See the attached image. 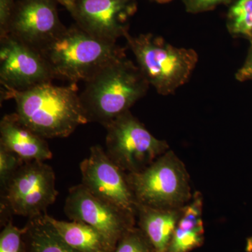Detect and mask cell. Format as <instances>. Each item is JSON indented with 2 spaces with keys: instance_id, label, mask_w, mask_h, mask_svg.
I'll return each mask as SVG.
<instances>
[{
  "instance_id": "cell-19",
  "label": "cell",
  "mask_w": 252,
  "mask_h": 252,
  "mask_svg": "<svg viewBox=\"0 0 252 252\" xmlns=\"http://www.w3.org/2000/svg\"><path fill=\"white\" fill-rule=\"evenodd\" d=\"M114 252H156L153 245L145 233L134 226L123 235L118 242Z\"/></svg>"
},
{
  "instance_id": "cell-22",
  "label": "cell",
  "mask_w": 252,
  "mask_h": 252,
  "mask_svg": "<svg viewBox=\"0 0 252 252\" xmlns=\"http://www.w3.org/2000/svg\"><path fill=\"white\" fill-rule=\"evenodd\" d=\"M231 0H183L186 10L190 14H199L215 9L219 5L229 4Z\"/></svg>"
},
{
  "instance_id": "cell-21",
  "label": "cell",
  "mask_w": 252,
  "mask_h": 252,
  "mask_svg": "<svg viewBox=\"0 0 252 252\" xmlns=\"http://www.w3.org/2000/svg\"><path fill=\"white\" fill-rule=\"evenodd\" d=\"M18 156L0 144V185L1 190L6 187L11 177L23 163Z\"/></svg>"
},
{
  "instance_id": "cell-1",
  "label": "cell",
  "mask_w": 252,
  "mask_h": 252,
  "mask_svg": "<svg viewBox=\"0 0 252 252\" xmlns=\"http://www.w3.org/2000/svg\"><path fill=\"white\" fill-rule=\"evenodd\" d=\"M1 97L14 99L18 118L45 139L64 138L89 124L77 84L58 86L46 83L28 90L3 89Z\"/></svg>"
},
{
  "instance_id": "cell-8",
  "label": "cell",
  "mask_w": 252,
  "mask_h": 252,
  "mask_svg": "<svg viewBox=\"0 0 252 252\" xmlns=\"http://www.w3.org/2000/svg\"><path fill=\"white\" fill-rule=\"evenodd\" d=\"M64 212L69 220L94 227L115 247L137 224L135 215L94 196L82 184L69 189Z\"/></svg>"
},
{
  "instance_id": "cell-5",
  "label": "cell",
  "mask_w": 252,
  "mask_h": 252,
  "mask_svg": "<svg viewBox=\"0 0 252 252\" xmlns=\"http://www.w3.org/2000/svg\"><path fill=\"white\" fill-rule=\"evenodd\" d=\"M126 176L137 203L141 205L181 209L193 198L185 164L170 149L147 168Z\"/></svg>"
},
{
  "instance_id": "cell-11",
  "label": "cell",
  "mask_w": 252,
  "mask_h": 252,
  "mask_svg": "<svg viewBox=\"0 0 252 252\" xmlns=\"http://www.w3.org/2000/svg\"><path fill=\"white\" fill-rule=\"evenodd\" d=\"M56 3V0L17 1L8 34L40 51L65 29L60 21Z\"/></svg>"
},
{
  "instance_id": "cell-24",
  "label": "cell",
  "mask_w": 252,
  "mask_h": 252,
  "mask_svg": "<svg viewBox=\"0 0 252 252\" xmlns=\"http://www.w3.org/2000/svg\"><path fill=\"white\" fill-rule=\"evenodd\" d=\"M235 79L240 82L252 80V44L244 64L235 74Z\"/></svg>"
},
{
  "instance_id": "cell-13",
  "label": "cell",
  "mask_w": 252,
  "mask_h": 252,
  "mask_svg": "<svg viewBox=\"0 0 252 252\" xmlns=\"http://www.w3.org/2000/svg\"><path fill=\"white\" fill-rule=\"evenodd\" d=\"M0 144L25 162L52 158L46 139L25 125L16 113L6 114L1 119Z\"/></svg>"
},
{
  "instance_id": "cell-26",
  "label": "cell",
  "mask_w": 252,
  "mask_h": 252,
  "mask_svg": "<svg viewBox=\"0 0 252 252\" xmlns=\"http://www.w3.org/2000/svg\"><path fill=\"white\" fill-rule=\"evenodd\" d=\"M245 251L247 252H252V236L247 239L246 247Z\"/></svg>"
},
{
  "instance_id": "cell-7",
  "label": "cell",
  "mask_w": 252,
  "mask_h": 252,
  "mask_svg": "<svg viewBox=\"0 0 252 252\" xmlns=\"http://www.w3.org/2000/svg\"><path fill=\"white\" fill-rule=\"evenodd\" d=\"M105 128L106 154L126 174L142 171L170 148L166 141L154 137L130 111Z\"/></svg>"
},
{
  "instance_id": "cell-20",
  "label": "cell",
  "mask_w": 252,
  "mask_h": 252,
  "mask_svg": "<svg viewBox=\"0 0 252 252\" xmlns=\"http://www.w3.org/2000/svg\"><path fill=\"white\" fill-rule=\"evenodd\" d=\"M25 228H18L11 220L4 224L0 234V252H26Z\"/></svg>"
},
{
  "instance_id": "cell-2",
  "label": "cell",
  "mask_w": 252,
  "mask_h": 252,
  "mask_svg": "<svg viewBox=\"0 0 252 252\" xmlns=\"http://www.w3.org/2000/svg\"><path fill=\"white\" fill-rule=\"evenodd\" d=\"M149 84L126 56L109 63L85 82L79 94L89 123L104 127L147 94Z\"/></svg>"
},
{
  "instance_id": "cell-18",
  "label": "cell",
  "mask_w": 252,
  "mask_h": 252,
  "mask_svg": "<svg viewBox=\"0 0 252 252\" xmlns=\"http://www.w3.org/2000/svg\"><path fill=\"white\" fill-rule=\"evenodd\" d=\"M228 32L252 44V0H235L230 4L226 21Z\"/></svg>"
},
{
  "instance_id": "cell-9",
  "label": "cell",
  "mask_w": 252,
  "mask_h": 252,
  "mask_svg": "<svg viewBox=\"0 0 252 252\" xmlns=\"http://www.w3.org/2000/svg\"><path fill=\"white\" fill-rule=\"evenodd\" d=\"M82 184L94 196L135 215L137 202L125 172L111 160L100 146H93L80 163Z\"/></svg>"
},
{
  "instance_id": "cell-6",
  "label": "cell",
  "mask_w": 252,
  "mask_h": 252,
  "mask_svg": "<svg viewBox=\"0 0 252 252\" xmlns=\"http://www.w3.org/2000/svg\"><path fill=\"white\" fill-rule=\"evenodd\" d=\"M58 194L52 167L44 161L23 162L1 189V220L4 223L11 215L28 220L46 215Z\"/></svg>"
},
{
  "instance_id": "cell-15",
  "label": "cell",
  "mask_w": 252,
  "mask_h": 252,
  "mask_svg": "<svg viewBox=\"0 0 252 252\" xmlns=\"http://www.w3.org/2000/svg\"><path fill=\"white\" fill-rule=\"evenodd\" d=\"M203 196L196 192L182 208L167 252H190L200 248L205 241L203 220Z\"/></svg>"
},
{
  "instance_id": "cell-4",
  "label": "cell",
  "mask_w": 252,
  "mask_h": 252,
  "mask_svg": "<svg viewBox=\"0 0 252 252\" xmlns=\"http://www.w3.org/2000/svg\"><path fill=\"white\" fill-rule=\"evenodd\" d=\"M124 38L149 85L161 95L185 85L198 62L195 50L177 47L152 33L132 36L128 32Z\"/></svg>"
},
{
  "instance_id": "cell-14",
  "label": "cell",
  "mask_w": 252,
  "mask_h": 252,
  "mask_svg": "<svg viewBox=\"0 0 252 252\" xmlns=\"http://www.w3.org/2000/svg\"><path fill=\"white\" fill-rule=\"evenodd\" d=\"M182 212V208H154L137 203V226L147 235L156 252H167Z\"/></svg>"
},
{
  "instance_id": "cell-12",
  "label": "cell",
  "mask_w": 252,
  "mask_h": 252,
  "mask_svg": "<svg viewBox=\"0 0 252 252\" xmlns=\"http://www.w3.org/2000/svg\"><path fill=\"white\" fill-rule=\"evenodd\" d=\"M137 10L136 0H77L72 16L89 34L117 42L128 33L129 21Z\"/></svg>"
},
{
  "instance_id": "cell-17",
  "label": "cell",
  "mask_w": 252,
  "mask_h": 252,
  "mask_svg": "<svg viewBox=\"0 0 252 252\" xmlns=\"http://www.w3.org/2000/svg\"><path fill=\"white\" fill-rule=\"evenodd\" d=\"M24 228L26 252H80L63 240L45 215L30 219Z\"/></svg>"
},
{
  "instance_id": "cell-16",
  "label": "cell",
  "mask_w": 252,
  "mask_h": 252,
  "mask_svg": "<svg viewBox=\"0 0 252 252\" xmlns=\"http://www.w3.org/2000/svg\"><path fill=\"white\" fill-rule=\"evenodd\" d=\"M46 220L63 240L80 252H114L116 247L98 230L84 222L64 221L50 217Z\"/></svg>"
},
{
  "instance_id": "cell-3",
  "label": "cell",
  "mask_w": 252,
  "mask_h": 252,
  "mask_svg": "<svg viewBox=\"0 0 252 252\" xmlns=\"http://www.w3.org/2000/svg\"><path fill=\"white\" fill-rule=\"evenodd\" d=\"M40 53L55 79L86 82L101 68L125 56L117 42L96 37L76 26L65 28Z\"/></svg>"
},
{
  "instance_id": "cell-25",
  "label": "cell",
  "mask_w": 252,
  "mask_h": 252,
  "mask_svg": "<svg viewBox=\"0 0 252 252\" xmlns=\"http://www.w3.org/2000/svg\"><path fill=\"white\" fill-rule=\"evenodd\" d=\"M56 1L63 5L72 14L73 11H74V8H75L77 0H56Z\"/></svg>"
},
{
  "instance_id": "cell-23",
  "label": "cell",
  "mask_w": 252,
  "mask_h": 252,
  "mask_svg": "<svg viewBox=\"0 0 252 252\" xmlns=\"http://www.w3.org/2000/svg\"><path fill=\"white\" fill-rule=\"evenodd\" d=\"M15 6V0H0V39L8 35V29Z\"/></svg>"
},
{
  "instance_id": "cell-10",
  "label": "cell",
  "mask_w": 252,
  "mask_h": 252,
  "mask_svg": "<svg viewBox=\"0 0 252 252\" xmlns=\"http://www.w3.org/2000/svg\"><path fill=\"white\" fill-rule=\"evenodd\" d=\"M55 79L40 51L6 35L0 39V81L3 89L28 90Z\"/></svg>"
},
{
  "instance_id": "cell-27",
  "label": "cell",
  "mask_w": 252,
  "mask_h": 252,
  "mask_svg": "<svg viewBox=\"0 0 252 252\" xmlns=\"http://www.w3.org/2000/svg\"><path fill=\"white\" fill-rule=\"evenodd\" d=\"M152 1H155V2L159 3V4H166V3L170 2L172 0H151Z\"/></svg>"
}]
</instances>
